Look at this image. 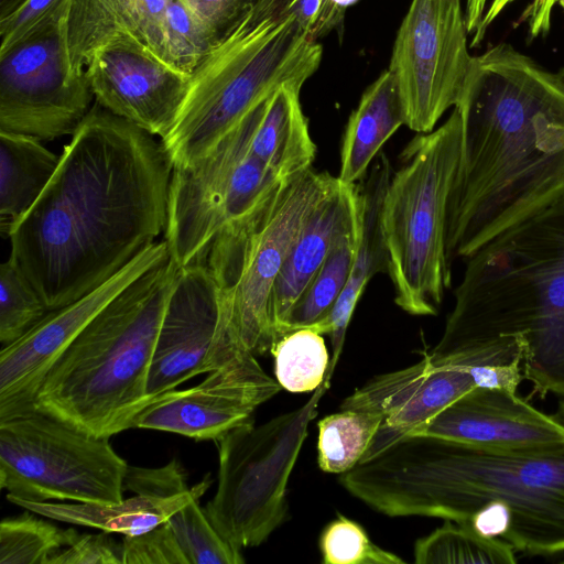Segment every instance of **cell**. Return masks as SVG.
<instances>
[{
    "instance_id": "cell-1",
    "label": "cell",
    "mask_w": 564,
    "mask_h": 564,
    "mask_svg": "<svg viewBox=\"0 0 564 564\" xmlns=\"http://www.w3.org/2000/svg\"><path fill=\"white\" fill-rule=\"evenodd\" d=\"M172 160L162 141L98 102L12 227L10 257L51 311L89 293L164 234Z\"/></svg>"
},
{
    "instance_id": "cell-2",
    "label": "cell",
    "mask_w": 564,
    "mask_h": 564,
    "mask_svg": "<svg viewBox=\"0 0 564 564\" xmlns=\"http://www.w3.org/2000/svg\"><path fill=\"white\" fill-rule=\"evenodd\" d=\"M454 108L462 139L446 215L451 264L564 198V68L499 43L473 57Z\"/></svg>"
},
{
    "instance_id": "cell-3",
    "label": "cell",
    "mask_w": 564,
    "mask_h": 564,
    "mask_svg": "<svg viewBox=\"0 0 564 564\" xmlns=\"http://www.w3.org/2000/svg\"><path fill=\"white\" fill-rule=\"evenodd\" d=\"M340 484L389 517L466 523L482 506L500 503L510 514L503 540L516 551L564 552V446L495 452L405 434L365 455Z\"/></svg>"
},
{
    "instance_id": "cell-4",
    "label": "cell",
    "mask_w": 564,
    "mask_h": 564,
    "mask_svg": "<svg viewBox=\"0 0 564 564\" xmlns=\"http://www.w3.org/2000/svg\"><path fill=\"white\" fill-rule=\"evenodd\" d=\"M467 260L440 340L441 364L503 336L525 341L523 376L564 397V198L502 231Z\"/></svg>"
},
{
    "instance_id": "cell-5",
    "label": "cell",
    "mask_w": 564,
    "mask_h": 564,
    "mask_svg": "<svg viewBox=\"0 0 564 564\" xmlns=\"http://www.w3.org/2000/svg\"><path fill=\"white\" fill-rule=\"evenodd\" d=\"M180 270L167 258L104 307L51 367L33 409L99 437L134 429L151 403L150 367Z\"/></svg>"
},
{
    "instance_id": "cell-6",
    "label": "cell",
    "mask_w": 564,
    "mask_h": 564,
    "mask_svg": "<svg viewBox=\"0 0 564 564\" xmlns=\"http://www.w3.org/2000/svg\"><path fill=\"white\" fill-rule=\"evenodd\" d=\"M322 56L284 0H258L192 73L178 118L161 140L173 167L206 156L280 86H303Z\"/></svg>"
},
{
    "instance_id": "cell-7",
    "label": "cell",
    "mask_w": 564,
    "mask_h": 564,
    "mask_svg": "<svg viewBox=\"0 0 564 564\" xmlns=\"http://www.w3.org/2000/svg\"><path fill=\"white\" fill-rule=\"evenodd\" d=\"M460 139V116L454 108L443 124L406 144L384 194L388 274L395 304L414 316L436 315L451 285L446 215Z\"/></svg>"
},
{
    "instance_id": "cell-8",
    "label": "cell",
    "mask_w": 564,
    "mask_h": 564,
    "mask_svg": "<svg viewBox=\"0 0 564 564\" xmlns=\"http://www.w3.org/2000/svg\"><path fill=\"white\" fill-rule=\"evenodd\" d=\"M336 182L337 176L310 169L259 212L214 239L203 264L220 293L219 346L254 356L271 351L273 285L305 220Z\"/></svg>"
},
{
    "instance_id": "cell-9",
    "label": "cell",
    "mask_w": 564,
    "mask_h": 564,
    "mask_svg": "<svg viewBox=\"0 0 564 564\" xmlns=\"http://www.w3.org/2000/svg\"><path fill=\"white\" fill-rule=\"evenodd\" d=\"M329 376L301 406L216 441L218 482L204 511L234 547L262 544L289 517L288 482Z\"/></svg>"
},
{
    "instance_id": "cell-10",
    "label": "cell",
    "mask_w": 564,
    "mask_h": 564,
    "mask_svg": "<svg viewBox=\"0 0 564 564\" xmlns=\"http://www.w3.org/2000/svg\"><path fill=\"white\" fill-rule=\"evenodd\" d=\"M265 101L206 156L173 167L164 241L170 258L181 268L203 263L224 229L259 212L290 182L250 150Z\"/></svg>"
},
{
    "instance_id": "cell-11",
    "label": "cell",
    "mask_w": 564,
    "mask_h": 564,
    "mask_svg": "<svg viewBox=\"0 0 564 564\" xmlns=\"http://www.w3.org/2000/svg\"><path fill=\"white\" fill-rule=\"evenodd\" d=\"M128 464L109 443L35 409L0 421V486L29 501L123 499Z\"/></svg>"
},
{
    "instance_id": "cell-12",
    "label": "cell",
    "mask_w": 564,
    "mask_h": 564,
    "mask_svg": "<svg viewBox=\"0 0 564 564\" xmlns=\"http://www.w3.org/2000/svg\"><path fill=\"white\" fill-rule=\"evenodd\" d=\"M70 0L0 51V131L40 141L74 134L94 94L86 72L75 73L67 47Z\"/></svg>"
},
{
    "instance_id": "cell-13",
    "label": "cell",
    "mask_w": 564,
    "mask_h": 564,
    "mask_svg": "<svg viewBox=\"0 0 564 564\" xmlns=\"http://www.w3.org/2000/svg\"><path fill=\"white\" fill-rule=\"evenodd\" d=\"M467 35L460 0L411 1L389 65L409 129L430 132L457 105L474 57Z\"/></svg>"
},
{
    "instance_id": "cell-14",
    "label": "cell",
    "mask_w": 564,
    "mask_h": 564,
    "mask_svg": "<svg viewBox=\"0 0 564 564\" xmlns=\"http://www.w3.org/2000/svg\"><path fill=\"white\" fill-rule=\"evenodd\" d=\"M170 258L156 241L109 280L78 300L51 311L21 338L0 351V421L33 410L35 395L51 367L82 330L121 291Z\"/></svg>"
},
{
    "instance_id": "cell-15",
    "label": "cell",
    "mask_w": 564,
    "mask_h": 564,
    "mask_svg": "<svg viewBox=\"0 0 564 564\" xmlns=\"http://www.w3.org/2000/svg\"><path fill=\"white\" fill-rule=\"evenodd\" d=\"M280 390L248 351L208 372L198 384L156 398L139 414L134 427L216 442L253 421L256 409Z\"/></svg>"
},
{
    "instance_id": "cell-16",
    "label": "cell",
    "mask_w": 564,
    "mask_h": 564,
    "mask_svg": "<svg viewBox=\"0 0 564 564\" xmlns=\"http://www.w3.org/2000/svg\"><path fill=\"white\" fill-rule=\"evenodd\" d=\"M85 72L96 102L161 140L173 129L191 83L189 75L124 37L98 47Z\"/></svg>"
},
{
    "instance_id": "cell-17",
    "label": "cell",
    "mask_w": 564,
    "mask_h": 564,
    "mask_svg": "<svg viewBox=\"0 0 564 564\" xmlns=\"http://www.w3.org/2000/svg\"><path fill=\"white\" fill-rule=\"evenodd\" d=\"M220 293L203 263L183 267L167 302L149 372L151 402L213 371L220 325Z\"/></svg>"
},
{
    "instance_id": "cell-18",
    "label": "cell",
    "mask_w": 564,
    "mask_h": 564,
    "mask_svg": "<svg viewBox=\"0 0 564 564\" xmlns=\"http://www.w3.org/2000/svg\"><path fill=\"white\" fill-rule=\"evenodd\" d=\"M408 434L441 437L495 452L564 446V424L516 393L475 388Z\"/></svg>"
},
{
    "instance_id": "cell-19",
    "label": "cell",
    "mask_w": 564,
    "mask_h": 564,
    "mask_svg": "<svg viewBox=\"0 0 564 564\" xmlns=\"http://www.w3.org/2000/svg\"><path fill=\"white\" fill-rule=\"evenodd\" d=\"M475 388L466 366L434 365L423 355L412 366L369 379L339 408L383 416L371 449L410 433Z\"/></svg>"
},
{
    "instance_id": "cell-20",
    "label": "cell",
    "mask_w": 564,
    "mask_h": 564,
    "mask_svg": "<svg viewBox=\"0 0 564 564\" xmlns=\"http://www.w3.org/2000/svg\"><path fill=\"white\" fill-rule=\"evenodd\" d=\"M360 226L359 186L337 178L305 220L273 285L269 311L275 341L278 328L334 246Z\"/></svg>"
},
{
    "instance_id": "cell-21",
    "label": "cell",
    "mask_w": 564,
    "mask_h": 564,
    "mask_svg": "<svg viewBox=\"0 0 564 564\" xmlns=\"http://www.w3.org/2000/svg\"><path fill=\"white\" fill-rule=\"evenodd\" d=\"M166 6L167 0H70L67 47L73 70L85 72L98 47L122 37L140 43L169 63Z\"/></svg>"
},
{
    "instance_id": "cell-22",
    "label": "cell",
    "mask_w": 564,
    "mask_h": 564,
    "mask_svg": "<svg viewBox=\"0 0 564 564\" xmlns=\"http://www.w3.org/2000/svg\"><path fill=\"white\" fill-rule=\"evenodd\" d=\"M393 169L384 153L378 154L359 186L361 202L360 237L347 284L332 314L318 333L329 335L333 357L329 370H334L340 356L347 327L355 307L370 279L380 272L388 273V253L383 237L381 212L384 194Z\"/></svg>"
},
{
    "instance_id": "cell-23",
    "label": "cell",
    "mask_w": 564,
    "mask_h": 564,
    "mask_svg": "<svg viewBox=\"0 0 564 564\" xmlns=\"http://www.w3.org/2000/svg\"><path fill=\"white\" fill-rule=\"evenodd\" d=\"M208 485L203 480L194 488L171 497L134 495L108 503L29 501L10 495H7V499L50 520L132 536L166 522L196 495L204 494Z\"/></svg>"
},
{
    "instance_id": "cell-24",
    "label": "cell",
    "mask_w": 564,
    "mask_h": 564,
    "mask_svg": "<svg viewBox=\"0 0 564 564\" xmlns=\"http://www.w3.org/2000/svg\"><path fill=\"white\" fill-rule=\"evenodd\" d=\"M405 124V110L393 74L384 70L362 94L343 134L337 178L364 180L382 145Z\"/></svg>"
},
{
    "instance_id": "cell-25",
    "label": "cell",
    "mask_w": 564,
    "mask_h": 564,
    "mask_svg": "<svg viewBox=\"0 0 564 564\" xmlns=\"http://www.w3.org/2000/svg\"><path fill=\"white\" fill-rule=\"evenodd\" d=\"M302 85L280 86L267 99L250 150L284 181L312 169L316 145L300 102Z\"/></svg>"
},
{
    "instance_id": "cell-26",
    "label": "cell",
    "mask_w": 564,
    "mask_h": 564,
    "mask_svg": "<svg viewBox=\"0 0 564 564\" xmlns=\"http://www.w3.org/2000/svg\"><path fill=\"white\" fill-rule=\"evenodd\" d=\"M30 135L0 131V228L3 237L32 208L59 163Z\"/></svg>"
},
{
    "instance_id": "cell-27",
    "label": "cell",
    "mask_w": 564,
    "mask_h": 564,
    "mask_svg": "<svg viewBox=\"0 0 564 564\" xmlns=\"http://www.w3.org/2000/svg\"><path fill=\"white\" fill-rule=\"evenodd\" d=\"M360 228L344 236L334 246L278 328L276 340L301 328L317 332L329 317L347 284L359 242Z\"/></svg>"
},
{
    "instance_id": "cell-28",
    "label": "cell",
    "mask_w": 564,
    "mask_h": 564,
    "mask_svg": "<svg viewBox=\"0 0 564 564\" xmlns=\"http://www.w3.org/2000/svg\"><path fill=\"white\" fill-rule=\"evenodd\" d=\"M516 550L502 539L485 536L469 524L445 520L414 544V562L513 564Z\"/></svg>"
},
{
    "instance_id": "cell-29",
    "label": "cell",
    "mask_w": 564,
    "mask_h": 564,
    "mask_svg": "<svg viewBox=\"0 0 564 564\" xmlns=\"http://www.w3.org/2000/svg\"><path fill=\"white\" fill-rule=\"evenodd\" d=\"M378 413L340 410L318 423L317 462L325 473L343 474L364 457L382 424Z\"/></svg>"
},
{
    "instance_id": "cell-30",
    "label": "cell",
    "mask_w": 564,
    "mask_h": 564,
    "mask_svg": "<svg viewBox=\"0 0 564 564\" xmlns=\"http://www.w3.org/2000/svg\"><path fill=\"white\" fill-rule=\"evenodd\" d=\"M270 352L274 358L275 380L290 392L315 391L330 376L325 340L312 328L296 329L282 336Z\"/></svg>"
},
{
    "instance_id": "cell-31",
    "label": "cell",
    "mask_w": 564,
    "mask_h": 564,
    "mask_svg": "<svg viewBox=\"0 0 564 564\" xmlns=\"http://www.w3.org/2000/svg\"><path fill=\"white\" fill-rule=\"evenodd\" d=\"M32 513L26 510L1 521L0 564H48L79 535L75 529H61Z\"/></svg>"
},
{
    "instance_id": "cell-32",
    "label": "cell",
    "mask_w": 564,
    "mask_h": 564,
    "mask_svg": "<svg viewBox=\"0 0 564 564\" xmlns=\"http://www.w3.org/2000/svg\"><path fill=\"white\" fill-rule=\"evenodd\" d=\"M51 310L11 257L0 267V344L11 345Z\"/></svg>"
},
{
    "instance_id": "cell-33",
    "label": "cell",
    "mask_w": 564,
    "mask_h": 564,
    "mask_svg": "<svg viewBox=\"0 0 564 564\" xmlns=\"http://www.w3.org/2000/svg\"><path fill=\"white\" fill-rule=\"evenodd\" d=\"M196 495L166 521L176 535L188 564H242L240 550L221 538L199 506Z\"/></svg>"
},
{
    "instance_id": "cell-34",
    "label": "cell",
    "mask_w": 564,
    "mask_h": 564,
    "mask_svg": "<svg viewBox=\"0 0 564 564\" xmlns=\"http://www.w3.org/2000/svg\"><path fill=\"white\" fill-rule=\"evenodd\" d=\"M164 32L169 63L189 76L218 45L208 28L181 0H167Z\"/></svg>"
},
{
    "instance_id": "cell-35",
    "label": "cell",
    "mask_w": 564,
    "mask_h": 564,
    "mask_svg": "<svg viewBox=\"0 0 564 564\" xmlns=\"http://www.w3.org/2000/svg\"><path fill=\"white\" fill-rule=\"evenodd\" d=\"M324 564H403L399 555L375 544L366 530L341 514L330 521L319 538Z\"/></svg>"
},
{
    "instance_id": "cell-36",
    "label": "cell",
    "mask_w": 564,
    "mask_h": 564,
    "mask_svg": "<svg viewBox=\"0 0 564 564\" xmlns=\"http://www.w3.org/2000/svg\"><path fill=\"white\" fill-rule=\"evenodd\" d=\"M122 538L123 564H188L167 522L141 534Z\"/></svg>"
},
{
    "instance_id": "cell-37",
    "label": "cell",
    "mask_w": 564,
    "mask_h": 564,
    "mask_svg": "<svg viewBox=\"0 0 564 564\" xmlns=\"http://www.w3.org/2000/svg\"><path fill=\"white\" fill-rule=\"evenodd\" d=\"M124 490L134 495L171 497L189 490L185 469L177 459L162 467L129 466L124 477Z\"/></svg>"
},
{
    "instance_id": "cell-38",
    "label": "cell",
    "mask_w": 564,
    "mask_h": 564,
    "mask_svg": "<svg viewBox=\"0 0 564 564\" xmlns=\"http://www.w3.org/2000/svg\"><path fill=\"white\" fill-rule=\"evenodd\" d=\"M48 564H123L122 544L105 531L79 534L72 545L55 553Z\"/></svg>"
},
{
    "instance_id": "cell-39",
    "label": "cell",
    "mask_w": 564,
    "mask_h": 564,
    "mask_svg": "<svg viewBox=\"0 0 564 564\" xmlns=\"http://www.w3.org/2000/svg\"><path fill=\"white\" fill-rule=\"evenodd\" d=\"M210 31L219 44L241 22L258 0H181Z\"/></svg>"
},
{
    "instance_id": "cell-40",
    "label": "cell",
    "mask_w": 564,
    "mask_h": 564,
    "mask_svg": "<svg viewBox=\"0 0 564 564\" xmlns=\"http://www.w3.org/2000/svg\"><path fill=\"white\" fill-rule=\"evenodd\" d=\"M284 4L314 41L338 28L345 14L334 0H284Z\"/></svg>"
},
{
    "instance_id": "cell-41",
    "label": "cell",
    "mask_w": 564,
    "mask_h": 564,
    "mask_svg": "<svg viewBox=\"0 0 564 564\" xmlns=\"http://www.w3.org/2000/svg\"><path fill=\"white\" fill-rule=\"evenodd\" d=\"M514 0H492L487 7L477 32L473 35L470 46H477L484 40L489 25L499 17L508 4ZM557 0H531L521 14V22L528 26L531 39L546 35L551 29L552 12Z\"/></svg>"
},
{
    "instance_id": "cell-42",
    "label": "cell",
    "mask_w": 564,
    "mask_h": 564,
    "mask_svg": "<svg viewBox=\"0 0 564 564\" xmlns=\"http://www.w3.org/2000/svg\"><path fill=\"white\" fill-rule=\"evenodd\" d=\"M63 0H28L15 13L0 21V51L29 32Z\"/></svg>"
},
{
    "instance_id": "cell-43",
    "label": "cell",
    "mask_w": 564,
    "mask_h": 564,
    "mask_svg": "<svg viewBox=\"0 0 564 564\" xmlns=\"http://www.w3.org/2000/svg\"><path fill=\"white\" fill-rule=\"evenodd\" d=\"M488 0H467L465 8V21L467 32L474 35L484 19Z\"/></svg>"
},
{
    "instance_id": "cell-44",
    "label": "cell",
    "mask_w": 564,
    "mask_h": 564,
    "mask_svg": "<svg viewBox=\"0 0 564 564\" xmlns=\"http://www.w3.org/2000/svg\"><path fill=\"white\" fill-rule=\"evenodd\" d=\"M28 0H0V21L15 13Z\"/></svg>"
},
{
    "instance_id": "cell-45",
    "label": "cell",
    "mask_w": 564,
    "mask_h": 564,
    "mask_svg": "<svg viewBox=\"0 0 564 564\" xmlns=\"http://www.w3.org/2000/svg\"><path fill=\"white\" fill-rule=\"evenodd\" d=\"M358 0H334L335 4L344 11H346L347 7L354 4Z\"/></svg>"
},
{
    "instance_id": "cell-46",
    "label": "cell",
    "mask_w": 564,
    "mask_h": 564,
    "mask_svg": "<svg viewBox=\"0 0 564 564\" xmlns=\"http://www.w3.org/2000/svg\"><path fill=\"white\" fill-rule=\"evenodd\" d=\"M557 3L562 7V9L564 10V0H557Z\"/></svg>"
},
{
    "instance_id": "cell-47",
    "label": "cell",
    "mask_w": 564,
    "mask_h": 564,
    "mask_svg": "<svg viewBox=\"0 0 564 564\" xmlns=\"http://www.w3.org/2000/svg\"><path fill=\"white\" fill-rule=\"evenodd\" d=\"M562 562L564 563V560Z\"/></svg>"
}]
</instances>
